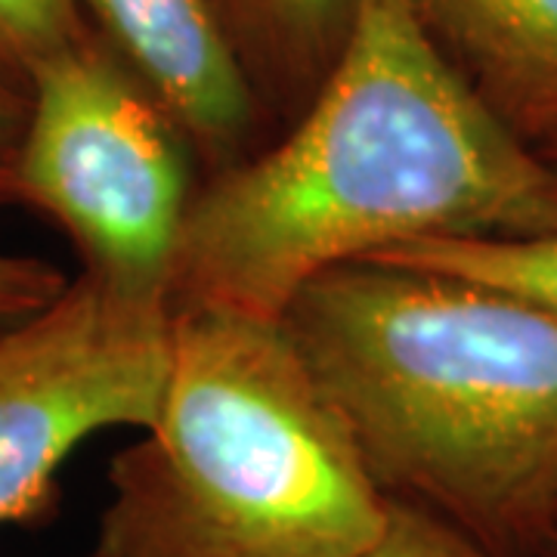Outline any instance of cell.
Listing matches in <instances>:
<instances>
[{
    "label": "cell",
    "mask_w": 557,
    "mask_h": 557,
    "mask_svg": "<svg viewBox=\"0 0 557 557\" xmlns=\"http://www.w3.org/2000/svg\"><path fill=\"white\" fill-rule=\"evenodd\" d=\"M557 233V171L480 100L406 0H357L292 127L196 189L168 307L278 319L307 282L431 239Z\"/></svg>",
    "instance_id": "6da1fadb"
},
{
    "label": "cell",
    "mask_w": 557,
    "mask_h": 557,
    "mask_svg": "<svg viewBox=\"0 0 557 557\" xmlns=\"http://www.w3.org/2000/svg\"><path fill=\"white\" fill-rule=\"evenodd\" d=\"M282 325L391 498L511 555L557 536V310L387 260L335 267Z\"/></svg>",
    "instance_id": "7a4b0ae2"
},
{
    "label": "cell",
    "mask_w": 557,
    "mask_h": 557,
    "mask_svg": "<svg viewBox=\"0 0 557 557\" xmlns=\"http://www.w3.org/2000/svg\"><path fill=\"white\" fill-rule=\"evenodd\" d=\"M387 515L282 319L180 307L159 412L109 468L90 557H362Z\"/></svg>",
    "instance_id": "3957f363"
},
{
    "label": "cell",
    "mask_w": 557,
    "mask_h": 557,
    "mask_svg": "<svg viewBox=\"0 0 557 557\" xmlns=\"http://www.w3.org/2000/svg\"><path fill=\"white\" fill-rule=\"evenodd\" d=\"M193 159L177 121L90 28L28 81L13 201L60 226L84 276L121 298L168 307L199 189Z\"/></svg>",
    "instance_id": "277c9868"
},
{
    "label": "cell",
    "mask_w": 557,
    "mask_h": 557,
    "mask_svg": "<svg viewBox=\"0 0 557 557\" xmlns=\"http://www.w3.org/2000/svg\"><path fill=\"white\" fill-rule=\"evenodd\" d=\"M168 357L171 310L121 298L84 273L0 332V527L53 508L81 443L152 424Z\"/></svg>",
    "instance_id": "5b68a950"
},
{
    "label": "cell",
    "mask_w": 557,
    "mask_h": 557,
    "mask_svg": "<svg viewBox=\"0 0 557 557\" xmlns=\"http://www.w3.org/2000/svg\"><path fill=\"white\" fill-rule=\"evenodd\" d=\"M90 28L177 121L214 174L260 143V100L220 0H81Z\"/></svg>",
    "instance_id": "8992f818"
},
{
    "label": "cell",
    "mask_w": 557,
    "mask_h": 557,
    "mask_svg": "<svg viewBox=\"0 0 557 557\" xmlns=\"http://www.w3.org/2000/svg\"><path fill=\"white\" fill-rule=\"evenodd\" d=\"M468 87L533 149L557 137V0H406Z\"/></svg>",
    "instance_id": "52a82bcc"
},
{
    "label": "cell",
    "mask_w": 557,
    "mask_h": 557,
    "mask_svg": "<svg viewBox=\"0 0 557 557\" xmlns=\"http://www.w3.org/2000/svg\"><path fill=\"white\" fill-rule=\"evenodd\" d=\"M260 109L292 119L317 94L347 40L357 0H220Z\"/></svg>",
    "instance_id": "ba28073f"
},
{
    "label": "cell",
    "mask_w": 557,
    "mask_h": 557,
    "mask_svg": "<svg viewBox=\"0 0 557 557\" xmlns=\"http://www.w3.org/2000/svg\"><path fill=\"white\" fill-rule=\"evenodd\" d=\"M375 260L434 270L542 300L557 310V233L527 239H431Z\"/></svg>",
    "instance_id": "9c48e42d"
},
{
    "label": "cell",
    "mask_w": 557,
    "mask_h": 557,
    "mask_svg": "<svg viewBox=\"0 0 557 557\" xmlns=\"http://www.w3.org/2000/svg\"><path fill=\"white\" fill-rule=\"evenodd\" d=\"M87 35L81 0H0V78L28 94L40 65Z\"/></svg>",
    "instance_id": "30bf717a"
},
{
    "label": "cell",
    "mask_w": 557,
    "mask_h": 557,
    "mask_svg": "<svg viewBox=\"0 0 557 557\" xmlns=\"http://www.w3.org/2000/svg\"><path fill=\"white\" fill-rule=\"evenodd\" d=\"M362 557H508L412 502L391 498L381 539Z\"/></svg>",
    "instance_id": "8fae6325"
},
{
    "label": "cell",
    "mask_w": 557,
    "mask_h": 557,
    "mask_svg": "<svg viewBox=\"0 0 557 557\" xmlns=\"http://www.w3.org/2000/svg\"><path fill=\"white\" fill-rule=\"evenodd\" d=\"M69 285L53 263L28 255H0V332L50 307Z\"/></svg>",
    "instance_id": "7c38bea8"
},
{
    "label": "cell",
    "mask_w": 557,
    "mask_h": 557,
    "mask_svg": "<svg viewBox=\"0 0 557 557\" xmlns=\"http://www.w3.org/2000/svg\"><path fill=\"white\" fill-rule=\"evenodd\" d=\"M28 119V94L0 78V205L13 201V174Z\"/></svg>",
    "instance_id": "4fadbf2b"
},
{
    "label": "cell",
    "mask_w": 557,
    "mask_h": 557,
    "mask_svg": "<svg viewBox=\"0 0 557 557\" xmlns=\"http://www.w3.org/2000/svg\"><path fill=\"white\" fill-rule=\"evenodd\" d=\"M539 156L557 171V137H552L548 143H542V146H539Z\"/></svg>",
    "instance_id": "5bb4252c"
},
{
    "label": "cell",
    "mask_w": 557,
    "mask_h": 557,
    "mask_svg": "<svg viewBox=\"0 0 557 557\" xmlns=\"http://www.w3.org/2000/svg\"><path fill=\"white\" fill-rule=\"evenodd\" d=\"M548 548H552V552H555V555H557V536L552 539V545H548Z\"/></svg>",
    "instance_id": "9a60e30c"
}]
</instances>
